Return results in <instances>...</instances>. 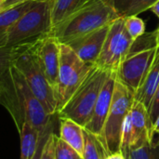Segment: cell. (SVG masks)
<instances>
[{
    "instance_id": "1",
    "label": "cell",
    "mask_w": 159,
    "mask_h": 159,
    "mask_svg": "<svg viewBox=\"0 0 159 159\" xmlns=\"http://www.w3.org/2000/svg\"><path fill=\"white\" fill-rule=\"evenodd\" d=\"M0 104L10 114L19 133L25 122L42 131L56 116L47 112L13 65L0 75Z\"/></svg>"
},
{
    "instance_id": "2",
    "label": "cell",
    "mask_w": 159,
    "mask_h": 159,
    "mask_svg": "<svg viewBox=\"0 0 159 159\" xmlns=\"http://www.w3.org/2000/svg\"><path fill=\"white\" fill-rule=\"evenodd\" d=\"M117 15L106 0H89L84 6L52 28L60 43L68 42L110 24Z\"/></svg>"
},
{
    "instance_id": "3",
    "label": "cell",
    "mask_w": 159,
    "mask_h": 159,
    "mask_svg": "<svg viewBox=\"0 0 159 159\" xmlns=\"http://www.w3.org/2000/svg\"><path fill=\"white\" fill-rule=\"evenodd\" d=\"M111 71L94 65L82 84L57 113L58 118H69L85 128L90 120L102 88Z\"/></svg>"
},
{
    "instance_id": "4",
    "label": "cell",
    "mask_w": 159,
    "mask_h": 159,
    "mask_svg": "<svg viewBox=\"0 0 159 159\" xmlns=\"http://www.w3.org/2000/svg\"><path fill=\"white\" fill-rule=\"evenodd\" d=\"M52 30L51 0L34 1L8 29L6 46H17L32 42Z\"/></svg>"
},
{
    "instance_id": "5",
    "label": "cell",
    "mask_w": 159,
    "mask_h": 159,
    "mask_svg": "<svg viewBox=\"0 0 159 159\" xmlns=\"http://www.w3.org/2000/svg\"><path fill=\"white\" fill-rule=\"evenodd\" d=\"M36 40V39H35ZM34 41L15 60L13 66L22 75L34 96L50 116H57L55 90L47 79L34 51Z\"/></svg>"
},
{
    "instance_id": "6",
    "label": "cell",
    "mask_w": 159,
    "mask_h": 159,
    "mask_svg": "<svg viewBox=\"0 0 159 159\" xmlns=\"http://www.w3.org/2000/svg\"><path fill=\"white\" fill-rule=\"evenodd\" d=\"M94 65L85 63L66 44L61 43V58L55 95L57 113L67 102Z\"/></svg>"
},
{
    "instance_id": "7",
    "label": "cell",
    "mask_w": 159,
    "mask_h": 159,
    "mask_svg": "<svg viewBox=\"0 0 159 159\" xmlns=\"http://www.w3.org/2000/svg\"><path fill=\"white\" fill-rule=\"evenodd\" d=\"M134 101V93L116 77L111 107L103 127L102 139L110 154L120 152L122 129Z\"/></svg>"
},
{
    "instance_id": "8",
    "label": "cell",
    "mask_w": 159,
    "mask_h": 159,
    "mask_svg": "<svg viewBox=\"0 0 159 159\" xmlns=\"http://www.w3.org/2000/svg\"><path fill=\"white\" fill-rule=\"evenodd\" d=\"M133 41L125 28V19H116L109 26V31L96 65L109 71H116L129 55Z\"/></svg>"
},
{
    "instance_id": "9",
    "label": "cell",
    "mask_w": 159,
    "mask_h": 159,
    "mask_svg": "<svg viewBox=\"0 0 159 159\" xmlns=\"http://www.w3.org/2000/svg\"><path fill=\"white\" fill-rule=\"evenodd\" d=\"M157 48L158 46L141 48H131L127 58L116 71L117 79L134 94L142 87L154 62Z\"/></svg>"
},
{
    "instance_id": "10",
    "label": "cell",
    "mask_w": 159,
    "mask_h": 159,
    "mask_svg": "<svg viewBox=\"0 0 159 159\" xmlns=\"http://www.w3.org/2000/svg\"><path fill=\"white\" fill-rule=\"evenodd\" d=\"M34 51L47 79L55 90L60 67L61 43L53 34H48L35 40Z\"/></svg>"
},
{
    "instance_id": "11",
    "label": "cell",
    "mask_w": 159,
    "mask_h": 159,
    "mask_svg": "<svg viewBox=\"0 0 159 159\" xmlns=\"http://www.w3.org/2000/svg\"><path fill=\"white\" fill-rule=\"evenodd\" d=\"M110 24L75 38L68 42L66 45H68L85 63L96 65L103 48Z\"/></svg>"
},
{
    "instance_id": "12",
    "label": "cell",
    "mask_w": 159,
    "mask_h": 159,
    "mask_svg": "<svg viewBox=\"0 0 159 159\" xmlns=\"http://www.w3.org/2000/svg\"><path fill=\"white\" fill-rule=\"evenodd\" d=\"M116 82V71H111L98 96L90 120L84 128L85 129L100 136L101 138H102L103 127L111 107Z\"/></svg>"
},
{
    "instance_id": "13",
    "label": "cell",
    "mask_w": 159,
    "mask_h": 159,
    "mask_svg": "<svg viewBox=\"0 0 159 159\" xmlns=\"http://www.w3.org/2000/svg\"><path fill=\"white\" fill-rule=\"evenodd\" d=\"M129 116L133 130V139L129 149L145 143H152V123L144 104L134 100L129 111Z\"/></svg>"
},
{
    "instance_id": "14",
    "label": "cell",
    "mask_w": 159,
    "mask_h": 159,
    "mask_svg": "<svg viewBox=\"0 0 159 159\" xmlns=\"http://www.w3.org/2000/svg\"><path fill=\"white\" fill-rule=\"evenodd\" d=\"M159 85V47L154 62L138 91L134 94V100L141 102L149 111L152 101ZM149 113V112H148Z\"/></svg>"
},
{
    "instance_id": "15",
    "label": "cell",
    "mask_w": 159,
    "mask_h": 159,
    "mask_svg": "<svg viewBox=\"0 0 159 159\" xmlns=\"http://www.w3.org/2000/svg\"><path fill=\"white\" fill-rule=\"evenodd\" d=\"M60 119V138L72 146L82 157L85 137L84 127L69 118Z\"/></svg>"
},
{
    "instance_id": "16",
    "label": "cell",
    "mask_w": 159,
    "mask_h": 159,
    "mask_svg": "<svg viewBox=\"0 0 159 159\" xmlns=\"http://www.w3.org/2000/svg\"><path fill=\"white\" fill-rule=\"evenodd\" d=\"M113 7L118 18L137 16L142 12L151 9L158 0H106Z\"/></svg>"
},
{
    "instance_id": "17",
    "label": "cell",
    "mask_w": 159,
    "mask_h": 159,
    "mask_svg": "<svg viewBox=\"0 0 159 159\" xmlns=\"http://www.w3.org/2000/svg\"><path fill=\"white\" fill-rule=\"evenodd\" d=\"M84 137L85 143L82 159H105L110 155L102 138L85 129Z\"/></svg>"
},
{
    "instance_id": "18",
    "label": "cell",
    "mask_w": 159,
    "mask_h": 159,
    "mask_svg": "<svg viewBox=\"0 0 159 159\" xmlns=\"http://www.w3.org/2000/svg\"><path fill=\"white\" fill-rule=\"evenodd\" d=\"M34 1L31 0L0 13V47L6 46L7 33L9 27L29 8L32 7Z\"/></svg>"
},
{
    "instance_id": "19",
    "label": "cell",
    "mask_w": 159,
    "mask_h": 159,
    "mask_svg": "<svg viewBox=\"0 0 159 159\" xmlns=\"http://www.w3.org/2000/svg\"><path fill=\"white\" fill-rule=\"evenodd\" d=\"M89 0H51L52 28L84 6Z\"/></svg>"
},
{
    "instance_id": "20",
    "label": "cell",
    "mask_w": 159,
    "mask_h": 159,
    "mask_svg": "<svg viewBox=\"0 0 159 159\" xmlns=\"http://www.w3.org/2000/svg\"><path fill=\"white\" fill-rule=\"evenodd\" d=\"M38 131L30 123L25 122L20 132V159H32L37 148L39 135Z\"/></svg>"
},
{
    "instance_id": "21",
    "label": "cell",
    "mask_w": 159,
    "mask_h": 159,
    "mask_svg": "<svg viewBox=\"0 0 159 159\" xmlns=\"http://www.w3.org/2000/svg\"><path fill=\"white\" fill-rule=\"evenodd\" d=\"M32 42L17 46L0 47V75H2L10 66L13 65L17 57L21 54L32 44Z\"/></svg>"
},
{
    "instance_id": "22",
    "label": "cell",
    "mask_w": 159,
    "mask_h": 159,
    "mask_svg": "<svg viewBox=\"0 0 159 159\" xmlns=\"http://www.w3.org/2000/svg\"><path fill=\"white\" fill-rule=\"evenodd\" d=\"M126 159H159V143H145L129 149Z\"/></svg>"
},
{
    "instance_id": "23",
    "label": "cell",
    "mask_w": 159,
    "mask_h": 159,
    "mask_svg": "<svg viewBox=\"0 0 159 159\" xmlns=\"http://www.w3.org/2000/svg\"><path fill=\"white\" fill-rule=\"evenodd\" d=\"M55 159H82L81 156L59 136H55Z\"/></svg>"
},
{
    "instance_id": "24",
    "label": "cell",
    "mask_w": 159,
    "mask_h": 159,
    "mask_svg": "<svg viewBox=\"0 0 159 159\" xmlns=\"http://www.w3.org/2000/svg\"><path fill=\"white\" fill-rule=\"evenodd\" d=\"M125 19V28L129 36L135 40L145 34V23L138 16H130Z\"/></svg>"
},
{
    "instance_id": "25",
    "label": "cell",
    "mask_w": 159,
    "mask_h": 159,
    "mask_svg": "<svg viewBox=\"0 0 159 159\" xmlns=\"http://www.w3.org/2000/svg\"><path fill=\"white\" fill-rule=\"evenodd\" d=\"M53 130H54V117L47 125V127L40 132L39 140H38V143H37V148H36V151H35V153H34L32 159L41 158V155L43 153V149L45 147V144H46L48 137L50 136V134L53 132Z\"/></svg>"
},
{
    "instance_id": "26",
    "label": "cell",
    "mask_w": 159,
    "mask_h": 159,
    "mask_svg": "<svg viewBox=\"0 0 159 159\" xmlns=\"http://www.w3.org/2000/svg\"><path fill=\"white\" fill-rule=\"evenodd\" d=\"M55 136L56 134L54 131L50 134L48 137L45 147L43 149V153L41 155L40 159H55V155H54V150H55Z\"/></svg>"
},
{
    "instance_id": "27",
    "label": "cell",
    "mask_w": 159,
    "mask_h": 159,
    "mask_svg": "<svg viewBox=\"0 0 159 159\" xmlns=\"http://www.w3.org/2000/svg\"><path fill=\"white\" fill-rule=\"evenodd\" d=\"M149 116H150V121L152 123V128L154 123L156 122L157 116H159V85L157 87V89L156 91V94L154 96V99L152 101L150 109H149Z\"/></svg>"
},
{
    "instance_id": "28",
    "label": "cell",
    "mask_w": 159,
    "mask_h": 159,
    "mask_svg": "<svg viewBox=\"0 0 159 159\" xmlns=\"http://www.w3.org/2000/svg\"><path fill=\"white\" fill-rule=\"evenodd\" d=\"M28 1H31V0H3L0 3V13L4 12L5 10L8 8H11L13 7H16L18 5H20Z\"/></svg>"
},
{
    "instance_id": "29",
    "label": "cell",
    "mask_w": 159,
    "mask_h": 159,
    "mask_svg": "<svg viewBox=\"0 0 159 159\" xmlns=\"http://www.w3.org/2000/svg\"><path fill=\"white\" fill-rule=\"evenodd\" d=\"M152 143H159V116L152 128Z\"/></svg>"
},
{
    "instance_id": "30",
    "label": "cell",
    "mask_w": 159,
    "mask_h": 159,
    "mask_svg": "<svg viewBox=\"0 0 159 159\" xmlns=\"http://www.w3.org/2000/svg\"><path fill=\"white\" fill-rule=\"evenodd\" d=\"M105 159H126V157L122 154V152H116L114 154H110Z\"/></svg>"
},
{
    "instance_id": "31",
    "label": "cell",
    "mask_w": 159,
    "mask_h": 159,
    "mask_svg": "<svg viewBox=\"0 0 159 159\" xmlns=\"http://www.w3.org/2000/svg\"><path fill=\"white\" fill-rule=\"evenodd\" d=\"M151 10L157 15V17L159 19V0L151 7Z\"/></svg>"
},
{
    "instance_id": "32",
    "label": "cell",
    "mask_w": 159,
    "mask_h": 159,
    "mask_svg": "<svg viewBox=\"0 0 159 159\" xmlns=\"http://www.w3.org/2000/svg\"><path fill=\"white\" fill-rule=\"evenodd\" d=\"M157 46L159 47V28L157 30Z\"/></svg>"
},
{
    "instance_id": "33",
    "label": "cell",
    "mask_w": 159,
    "mask_h": 159,
    "mask_svg": "<svg viewBox=\"0 0 159 159\" xmlns=\"http://www.w3.org/2000/svg\"><path fill=\"white\" fill-rule=\"evenodd\" d=\"M34 1H46V0H34Z\"/></svg>"
},
{
    "instance_id": "34",
    "label": "cell",
    "mask_w": 159,
    "mask_h": 159,
    "mask_svg": "<svg viewBox=\"0 0 159 159\" xmlns=\"http://www.w3.org/2000/svg\"><path fill=\"white\" fill-rule=\"evenodd\" d=\"M1 2H2V1H1V0H0V3H1Z\"/></svg>"
},
{
    "instance_id": "35",
    "label": "cell",
    "mask_w": 159,
    "mask_h": 159,
    "mask_svg": "<svg viewBox=\"0 0 159 159\" xmlns=\"http://www.w3.org/2000/svg\"><path fill=\"white\" fill-rule=\"evenodd\" d=\"M1 1H3V0H1Z\"/></svg>"
}]
</instances>
